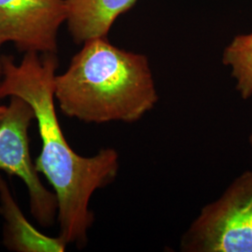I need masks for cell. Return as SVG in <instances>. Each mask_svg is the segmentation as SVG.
<instances>
[{
    "label": "cell",
    "mask_w": 252,
    "mask_h": 252,
    "mask_svg": "<svg viewBox=\"0 0 252 252\" xmlns=\"http://www.w3.org/2000/svg\"><path fill=\"white\" fill-rule=\"evenodd\" d=\"M66 0H0V36L20 51L56 54Z\"/></svg>",
    "instance_id": "cell-5"
},
{
    "label": "cell",
    "mask_w": 252,
    "mask_h": 252,
    "mask_svg": "<svg viewBox=\"0 0 252 252\" xmlns=\"http://www.w3.org/2000/svg\"><path fill=\"white\" fill-rule=\"evenodd\" d=\"M249 143H250L251 147L252 148V132H251V134L249 135Z\"/></svg>",
    "instance_id": "cell-11"
},
{
    "label": "cell",
    "mask_w": 252,
    "mask_h": 252,
    "mask_svg": "<svg viewBox=\"0 0 252 252\" xmlns=\"http://www.w3.org/2000/svg\"><path fill=\"white\" fill-rule=\"evenodd\" d=\"M33 120L34 110L26 100L9 96L7 112L0 121V171L18 177L26 184L32 215L49 228L57 219L58 203L55 193L42 184L31 159L28 129Z\"/></svg>",
    "instance_id": "cell-4"
},
{
    "label": "cell",
    "mask_w": 252,
    "mask_h": 252,
    "mask_svg": "<svg viewBox=\"0 0 252 252\" xmlns=\"http://www.w3.org/2000/svg\"><path fill=\"white\" fill-rule=\"evenodd\" d=\"M182 252H252V169L203 207L180 242Z\"/></svg>",
    "instance_id": "cell-3"
},
{
    "label": "cell",
    "mask_w": 252,
    "mask_h": 252,
    "mask_svg": "<svg viewBox=\"0 0 252 252\" xmlns=\"http://www.w3.org/2000/svg\"><path fill=\"white\" fill-rule=\"evenodd\" d=\"M57 66L55 54L27 52L20 63L11 56H2L0 100L18 96L33 108L41 140L35 165L56 195L59 236L67 245L82 249L94 220L90 208L92 196L116 180L120 156L113 148H105L84 157L68 144L55 108Z\"/></svg>",
    "instance_id": "cell-1"
},
{
    "label": "cell",
    "mask_w": 252,
    "mask_h": 252,
    "mask_svg": "<svg viewBox=\"0 0 252 252\" xmlns=\"http://www.w3.org/2000/svg\"><path fill=\"white\" fill-rule=\"evenodd\" d=\"M0 215L4 220L3 244L14 252H63L67 243L58 235L51 237L32 225L13 197L9 184L0 175Z\"/></svg>",
    "instance_id": "cell-6"
},
{
    "label": "cell",
    "mask_w": 252,
    "mask_h": 252,
    "mask_svg": "<svg viewBox=\"0 0 252 252\" xmlns=\"http://www.w3.org/2000/svg\"><path fill=\"white\" fill-rule=\"evenodd\" d=\"M55 100L65 116L86 124H133L159 101L149 59L91 39L55 77Z\"/></svg>",
    "instance_id": "cell-2"
},
{
    "label": "cell",
    "mask_w": 252,
    "mask_h": 252,
    "mask_svg": "<svg viewBox=\"0 0 252 252\" xmlns=\"http://www.w3.org/2000/svg\"><path fill=\"white\" fill-rule=\"evenodd\" d=\"M8 106H0V121L5 116Z\"/></svg>",
    "instance_id": "cell-9"
},
{
    "label": "cell",
    "mask_w": 252,
    "mask_h": 252,
    "mask_svg": "<svg viewBox=\"0 0 252 252\" xmlns=\"http://www.w3.org/2000/svg\"><path fill=\"white\" fill-rule=\"evenodd\" d=\"M136 0H66V22L77 43L106 37L119 15Z\"/></svg>",
    "instance_id": "cell-7"
},
{
    "label": "cell",
    "mask_w": 252,
    "mask_h": 252,
    "mask_svg": "<svg viewBox=\"0 0 252 252\" xmlns=\"http://www.w3.org/2000/svg\"><path fill=\"white\" fill-rule=\"evenodd\" d=\"M222 63L231 68L235 89L244 100L252 96V32L234 37L224 49Z\"/></svg>",
    "instance_id": "cell-8"
},
{
    "label": "cell",
    "mask_w": 252,
    "mask_h": 252,
    "mask_svg": "<svg viewBox=\"0 0 252 252\" xmlns=\"http://www.w3.org/2000/svg\"><path fill=\"white\" fill-rule=\"evenodd\" d=\"M5 42H4V40L2 39V37L0 36V48H1V46L3 45ZM0 77H1V57H0ZM1 81V80H0Z\"/></svg>",
    "instance_id": "cell-10"
}]
</instances>
